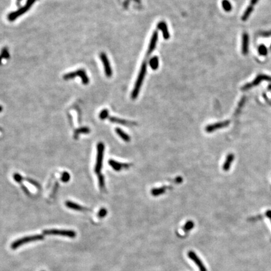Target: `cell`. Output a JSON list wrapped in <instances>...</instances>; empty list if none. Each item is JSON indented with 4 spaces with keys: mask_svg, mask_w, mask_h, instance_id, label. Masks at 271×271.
Returning a JSON list of instances; mask_svg holds the SVG:
<instances>
[{
    "mask_svg": "<svg viewBox=\"0 0 271 271\" xmlns=\"http://www.w3.org/2000/svg\"><path fill=\"white\" fill-rule=\"evenodd\" d=\"M148 58V57H145V58H144V59L141 64V66L140 67V70L138 75L137 77L136 81V82H135L134 88L132 89V91L131 93V98L132 99H136L140 94L141 88L142 87L143 83L144 82L145 76H146V73H147Z\"/></svg>",
    "mask_w": 271,
    "mask_h": 271,
    "instance_id": "1",
    "label": "cell"
},
{
    "mask_svg": "<svg viewBox=\"0 0 271 271\" xmlns=\"http://www.w3.org/2000/svg\"><path fill=\"white\" fill-rule=\"evenodd\" d=\"M43 239H44V236L43 235H39V234L23 237V238H21V239H18L16 241H15L11 244V248H13V249H16V248H17L18 247L21 246L22 245H24V244L32 242L34 241L43 240Z\"/></svg>",
    "mask_w": 271,
    "mask_h": 271,
    "instance_id": "2",
    "label": "cell"
},
{
    "mask_svg": "<svg viewBox=\"0 0 271 271\" xmlns=\"http://www.w3.org/2000/svg\"><path fill=\"white\" fill-rule=\"evenodd\" d=\"M79 77L82 79V82L83 84L87 85L89 82V79L86 74V72L84 69H79L76 71L69 72L63 75V79L68 80L70 79H72L75 77Z\"/></svg>",
    "mask_w": 271,
    "mask_h": 271,
    "instance_id": "3",
    "label": "cell"
},
{
    "mask_svg": "<svg viewBox=\"0 0 271 271\" xmlns=\"http://www.w3.org/2000/svg\"><path fill=\"white\" fill-rule=\"evenodd\" d=\"M45 235H55L67 237L69 238H75L76 237V232L74 230H59V229H50L45 230L43 232Z\"/></svg>",
    "mask_w": 271,
    "mask_h": 271,
    "instance_id": "4",
    "label": "cell"
},
{
    "mask_svg": "<svg viewBox=\"0 0 271 271\" xmlns=\"http://www.w3.org/2000/svg\"><path fill=\"white\" fill-rule=\"evenodd\" d=\"M35 1L36 0H27V4L24 6H23L20 9H19L18 11H14L8 15V19L10 21H14L17 18L21 16L23 14H24L25 13H26L31 8V6L35 2Z\"/></svg>",
    "mask_w": 271,
    "mask_h": 271,
    "instance_id": "5",
    "label": "cell"
},
{
    "mask_svg": "<svg viewBox=\"0 0 271 271\" xmlns=\"http://www.w3.org/2000/svg\"><path fill=\"white\" fill-rule=\"evenodd\" d=\"M104 152V144L102 143H99L97 144V156L96 164L95 166V172L97 174H100L102 167Z\"/></svg>",
    "mask_w": 271,
    "mask_h": 271,
    "instance_id": "6",
    "label": "cell"
},
{
    "mask_svg": "<svg viewBox=\"0 0 271 271\" xmlns=\"http://www.w3.org/2000/svg\"><path fill=\"white\" fill-rule=\"evenodd\" d=\"M262 81H267V82H271V77H270L269 75H267L260 74L252 82L248 83V84L244 85L242 87V90H246L247 89H249L251 88H252L253 87H255V86L257 85L258 84H259Z\"/></svg>",
    "mask_w": 271,
    "mask_h": 271,
    "instance_id": "7",
    "label": "cell"
},
{
    "mask_svg": "<svg viewBox=\"0 0 271 271\" xmlns=\"http://www.w3.org/2000/svg\"><path fill=\"white\" fill-rule=\"evenodd\" d=\"M100 58L102 62L103 66H104V72L105 75L107 77H111L112 75V67L110 63V62L107 58V55L102 52L101 54H100Z\"/></svg>",
    "mask_w": 271,
    "mask_h": 271,
    "instance_id": "8",
    "label": "cell"
},
{
    "mask_svg": "<svg viewBox=\"0 0 271 271\" xmlns=\"http://www.w3.org/2000/svg\"><path fill=\"white\" fill-rule=\"evenodd\" d=\"M158 40V32L157 30H154L152 34V36L151 37L148 47L147 50V52L146 54V57H149V55L154 52L155 49L156 48V45Z\"/></svg>",
    "mask_w": 271,
    "mask_h": 271,
    "instance_id": "9",
    "label": "cell"
},
{
    "mask_svg": "<svg viewBox=\"0 0 271 271\" xmlns=\"http://www.w3.org/2000/svg\"><path fill=\"white\" fill-rule=\"evenodd\" d=\"M230 124L229 121H225L223 122H218L212 124H209L205 127V131L207 132H213L217 129H220L225 127H227Z\"/></svg>",
    "mask_w": 271,
    "mask_h": 271,
    "instance_id": "10",
    "label": "cell"
},
{
    "mask_svg": "<svg viewBox=\"0 0 271 271\" xmlns=\"http://www.w3.org/2000/svg\"><path fill=\"white\" fill-rule=\"evenodd\" d=\"M188 256L190 259H191L198 266L200 271H207V269L205 265L203 264L201 260L198 257V256L193 252V251H189L188 253Z\"/></svg>",
    "mask_w": 271,
    "mask_h": 271,
    "instance_id": "11",
    "label": "cell"
},
{
    "mask_svg": "<svg viewBox=\"0 0 271 271\" xmlns=\"http://www.w3.org/2000/svg\"><path fill=\"white\" fill-rule=\"evenodd\" d=\"M109 165L116 171H120L123 169H128L131 167V165L129 163H119L113 160H109L108 161Z\"/></svg>",
    "mask_w": 271,
    "mask_h": 271,
    "instance_id": "12",
    "label": "cell"
},
{
    "mask_svg": "<svg viewBox=\"0 0 271 271\" xmlns=\"http://www.w3.org/2000/svg\"><path fill=\"white\" fill-rule=\"evenodd\" d=\"M157 28L158 30H160L162 32L163 37L165 40H168L170 38V35L166 22H165L164 21H160L157 25Z\"/></svg>",
    "mask_w": 271,
    "mask_h": 271,
    "instance_id": "13",
    "label": "cell"
},
{
    "mask_svg": "<svg viewBox=\"0 0 271 271\" xmlns=\"http://www.w3.org/2000/svg\"><path fill=\"white\" fill-rule=\"evenodd\" d=\"M109 119L112 123H117V124H122V125H124V126H133L135 125H137V123H135V122L129 121L127 120H125V119H120V118H115V117L109 118Z\"/></svg>",
    "mask_w": 271,
    "mask_h": 271,
    "instance_id": "14",
    "label": "cell"
},
{
    "mask_svg": "<svg viewBox=\"0 0 271 271\" xmlns=\"http://www.w3.org/2000/svg\"><path fill=\"white\" fill-rule=\"evenodd\" d=\"M259 2V0H251V3L249 6L247 7V8L246 9L245 11L244 12L243 16H242V21H246L248 18L249 17V16L251 15V14L252 13V12L254 10V5Z\"/></svg>",
    "mask_w": 271,
    "mask_h": 271,
    "instance_id": "15",
    "label": "cell"
},
{
    "mask_svg": "<svg viewBox=\"0 0 271 271\" xmlns=\"http://www.w3.org/2000/svg\"><path fill=\"white\" fill-rule=\"evenodd\" d=\"M234 154L230 153V154H229L227 155V157H226L225 161L224 162L223 165V170L225 171H227L229 170V169L230 168L231 165L234 161Z\"/></svg>",
    "mask_w": 271,
    "mask_h": 271,
    "instance_id": "16",
    "label": "cell"
},
{
    "mask_svg": "<svg viewBox=\"0 0 271 271\" xmlns=\"http://www.w3.org/2000/svg\"><path fill=\"white\" fill-rule=\"evenodd\" d=\"M248 35L247 33H244L242 36V52L243 55H247L248 52Z\"/></svg>",
    "mask_w": 271,
    "mask_h": 271,
    "instance_id": "17",
    "label": "cell"
},
{
    "mask_svg": "<svg viewBox=\"0 0 271 271\" xmlns=\"http://www.w3.org/2000/svg\"><path fill=\"white\" fill-rule=\"evenodd\" d=\"M65 205H66V206H67L68 208L71 209H72V210H75L84 211V210H86V209L84 208V207H82L81 205H79V204H77V203H74V202L71 201H66Z\"/></svg>",
    "mask_w": 271,
    "mask_h": 271,
    "instance_id": "18",
    "label": "cell"
},
{
    "mask_svg": "<svg viewBox=\"0 0 271 271\" xmlns=\"http://www.w3.org/2000/svg\"><path fill=\"white\" fill-rule=\"evenodd\" d=\"M168 188H171L167 187L165 186L162 187H159V188H155L151 190V193L152 195H153L154 196H158L159 195H161L163 193H165Z\"/></svg>",
    "mask_w": 271,
    "mask_h": 271,
    "instance_id": "19",
    "label": "cell"
},
{
    "mask_svg": "<svg viewBox=\"0 0 271 271\" xmlns=\"http://www.w3.org/2000/svg\"><path fill=\"white\" fill-rule=\"evenodd\" d=\"M116 133L118 134L119 136L126 143H129L131 140V138L124 131H123L120 128H116Z\"/></svg>",
    "mask_w": 271,
    "mask_h": 271,
    "instance_id": "20",
    "label": "cell"
},
{
    "mask_svg": "<svg viewBox=\"0 0 271 271\" xmlns=\"http://www.w3.org/2000/svg\"><path fill=\"white\" fill-rule=\"evenodd\" d=\"M148 63L153 70H156L159 67V58L156 56H154L150 58Z\"/></svg>",
    "mask_w": 271,
    "mask_h": 271,
    "instance_id": "21",
    "label": "cell"
},
{
    "mask_svg": "<svg viewBox=\"0 0 271 271\" xmlns=\"http://www.w3.org/2000/svg\"><path fill=\"white\" fill-rule=\"evenodd\" d=\"M222 8H223V10L227 12L230 11L232 9V4L230 3V2L229 1V0H223L222 2Z\"/></svg>",
    "mask_w": 271,
    "mask_h": 271,
    "instance_id": "22",
    "label": "cell"
},
{
    "mask_svg": "<svg viewBox=\"0 0 271 271\" xmlns=\"http://www.w3.org/2000/svg\"><path fill=\"white\" fill-rule=\"evenodd\" d=\"M10 58V54L7 48L5 47L2 50L0 54V64H2L3 59H8Z\"/></svg>",
    "mask_w": 271,
    "mask_h": 271,
    "instance_id": "23",
    "label": "cell"
},
{
    "mask_svg": "<svg viewBox=\"0 0 271 271\" xmlns=\"http://www.w3.org/2000/svg\"><path fill=\"white\" fill-rule=\"evenodd\" d=\"M90 131L89 128L87 127H83L79 128V129H77L75 131V132L74 133V136H75V138H77V136L80 134H82V133L88 134V133L90 132Z\"/></svg>",
    "mask_w": 271,
    "mask_h": 271,
    "instance_id": "24",
    "label": "cell"
},
{
    "mask_svg": "<svg viewBox=\"0 0 271 271\" xmlns=\"http://www.w3.org/2000/svg\"><path fill=\"white\" fill-rule=\"evenodd\" d=\"M194 225H195L194 222L191 220H189L185 224L183 229L185 232H188L194 227Z\"/></svg>",
    "mask_w": 271,
    "mask_h": 271,
    "instance_id": "25",
    "label": "cell"
},
{
    "mask_svg": "<svg viewBox=\"0 0 271 271\" xmlns=\"http://www.w3.org/2000/svg\"><path fill=\"white\" fill-rule=\"evenodd\" d=\"M258 50H259V53L260 55L265 56L267 54V49L264 44H262L260 45Z\"/></svg>",
    "mask_w": 271,
    "mask_h": 271,
    "instance_id": "26",
    "label": "cell"
},
{
    "mask_svg": "<svg viewBox=\"0 0 271 271\" xmlns=\"http://www.w3.org/2000/svg\"><path fill=\"white\" fill-rule=\"evenodd\" d=\"M99 179V185L101 188L103 189L105 187V178L104 176L102 174H99L98 176Z\"/></svg>",
    "mask_w": 271,
    "mask_h": 271,
    "instance_id": "27",
    "label": "cell"
},
{
    "mask_svg": "<svg viewBox=\"0 0 271 271\" xmlns=\"http://www.w3.org/2000/svg\"><path fill=\"white\" fill-rule=\"evenodd\" d=\"M109 116V111L107 109H103L99 114V118L102 120L107 119Z\"/></svg>",
    "mask_w": 271,
    "mask_h": 271,
    "instance_id": "28",
    "label": "cell"
},
{
    "mask_svg": "<svg viewBox=\"0 0 271 271\" xmlns=\"http://www.w3.org/2000/svg\"><path fill=\"white\" fill-rule=\"evenodd\" d=\"M70 178H71V176H70V174L68 173L67 172H64L63 174H62V181L63 182H68L69 181V179H70Z\"/></svg>",
    "mask_w": 271,
    "mask_h": 271,
    "instance_id": "29",
    "label": "cell"
},
{
    "mask_svg": "<svg viewBox=\"0 0 271 271\" xmlns=\"http://www.w3.org/2000/svg\"><path fill=\"white\" fill-rule=\"evenodd\" d=\"M107 213V211L105 209H101L98 213V217L99 218H104L106 216Z\"/></svg>",
    "mask_w": 271,
    "mask_h": 271,
    "instance_id": "30",
    "label": "cell"
},
{
    "mask_svg": "<svg viewBox=\"0 0 271 271\" xmlns=\"http://www.w3.org/2000/svg\"><path fill=\"white\" fill-rule=\"evenodd\" d=\"M13 178L16 181V182L18 183H20L21 182V181L24 179V178L22 177V176H21L18 173H15L13 174Z\"/></svg>",
    "mask_w": 271,
    "mask_h": 271,
    "instance_id": "31",
    "label": "cell"
},
{
    "mask_svg": "<svg viewBox=\"0 0 271 271\" xmlns=\"http://www.w3.org/2000/svg\"><path fill=\"white\" fill-rule=\"evenodd\" d=\"M26 179L27 180V182H28L29 183H32V185H35V187L39 188V185H38V183H37V182H35V181H33V180H32V179H28V178H26Z\"/></svg>",
    "mask_w": 271,
    "mask_h": 271,
    "instance_id": "32",
    "label": "cell"
},
{
    "mask_svg": "<svg viewBox=\"0 0 271 271\" xmlns=\"http://www.w3.org/2000/svg\"><path fill=\"white\" fill-rule=\"evenodd\" d=\"M260 36L266 37H270L271 36V32H262L260 33Z\"/></svg>",
    "mask_w": 271,
    "mask_h": 271,
    "instance_id": "33",
    "label": "cell"
},
{
    "mask_svg": "<svg viewBox=\"0 0 271 271\" xmlns=\"http://www.w3.org/2000/svg\"><path fill=\"white\" fill-rule=\"evenodd\" d=\"M182 181H183V178L182 177H178L175 179L174 183H181L182 182Z\"/></svg>",
    "mask_w": 271,
    "mask_h": 271,
    "instance_id": "34",
    "label": "cell"
},
{
    "mask_svg": "<svg viewBox=\"0 0 271 271\" xmlns=\"http://www.w3.org/2000/svg\"><path fill=\"white\" fill-rule=\"evenodd\" d=\"M265 214H266L267 217L269 218V220H270V222H271V210H267Z\"/></svg>",
    "mask_w": 271,
    "mask_h": 271,
    "instance_id": "35",
    "label": "cell"
},
{
    "mask_svg": "<svg viewBox=\"0 0 271 271\" xmlns=\"http://www.w3.org/2000/svg\"><path fill=\"white\" fill-rule=\"evenodd\" d=\"M21 187H22V188H23V190H24V191L26 193H27V194H29V191H28V190L24 185H21Z\"/></svg>",
    "mask_w": 271,
    "mask_h": 271,
    "instance_id": "36",
    "label": "cell"
},
{
    "mask_svg": "<svg viewBox=\"0 0 271 271\" xmlns=\"http://www.w3.org/2000/svg\"><path fill=\"white\" fill-rule=\"evenodd\" d=\"M21 0H17V3L19 4L21 2Z\"/></svg>",
    "mask_w": 271,
    "mask_h": 271,
    "instance_id": "37",
    "label": "cell"
},
{
    "mask_svg": "<svg viewBox=\"0 0 271 271\" xmlns=\"http://www.w3.org/2000/svg\"><path fill=\"white\" fill-rule=\"evenodd\" d=\"M2 109H3V108H2V106H0V112H2Z\"/></svg>",
    "mask_w": 271,
    "mask_h": 271,
    "instance_id": "38",
    "label": "cell"
},
{
    "mask_svg": "<svg viewBox=\"0 0 271 271\" xmlns=\"http://www.w3.org/2000/svg\"><path fill=\"white\" fill-rule=\"evenodd\" d=\"M270 49H271V45H270Z\"/></svg>",
    "mask_w": 271,
    "mask_h": 271,
    "instance_id": "39",
    "label": "cell"
},
{
    "mask_svg": "<svg viewBox=\"0 0 271 271\" xmlns=\"http://www.w3.org/2000/svg\"><path fill=\"white\" fill-rule=\"evenodd\" d=\"M43 271H44V270H43Z\"/></svg>",
    "mask_w": 271,
    "mask_h": 271,
    "instance_id": "40",
    "label": "cell"
}]
</instances>
